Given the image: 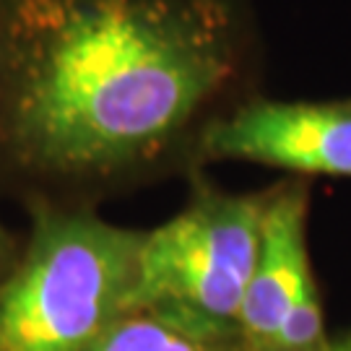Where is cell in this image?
I'll use <instances>...</instances> for the list:
<instances>
[{"label":"cell","mask_w":351,"mask_h":351,"mask_svg":"<svg viewBox=\"0 0 351 351\" xmlns=\"http://www.w3.org/2000/svg\"><path fill=\"white\" fill-rule=\"evenodd\" d=\"M88 351H242L234 341H213L151 313L123 315Z\"/></svg>","instance_id":"8992f818"},{"label":"cell","mask_w":351,"mask_h":351,"mask_svg":"<svg viewBox=\"0 0 351 351\" xmlns=\"http://www.w3.org/2000/svg\"><path fill=\"white\" fill-rule=\"evenodd\" d=\"M250 68L242 0H0V177L88 206L193 169Z\"/></svg>","instance_id":"6da1fadb"},{"label":"cell","mask_w":351,"mask_h":351,"mask_svg":"<svg viewBox=\"0 0 351 351\" xmlns=\"http://www.w3.org/2000/svg\"><path fill=\"white\" fill-rule=\"evenodd\" d=\"M19 252H21L19 242L13 239V234L0 221V287L5 284V278L11 276L13 265L19 261Z\"/></svg>","instance_id":"52a82bcc"},{"label":"cell","mask_w":351,"mask_h":351,"mask_svg":"<svg viewBox=\"0 0 351 351\" xmlns=\"http://www.w3.org/2000/svg\"><path fill=\"white\" fill-rule=\"evenodd\" d=\"M190 172L195 185L188 203L141 237L130 313H151L203 339L237 343L268 190L229 193L201 169Z\"/></svg>","instance_id":"3957f363"},{"label":"cell","mask_w":351,"mask_h":351,"mask_svg":"<svg viewBox=\"0 0 351 351\" xmlns=\"http://www.w3.org/2000/svg\"><path fill=\"white\" fill-rule=\"evenodd\" d=\"M328 351H351V333L339 341H330V343H328Z\"/></svg>","instance_id":"ba28073f"},{"label":"cell","mask_w":351,"mask_h":351,"mask_svg":"<svg viewBox=\"0 0 351 351\" xmlns=\"http://www.w3.org/2000/svg\"><path fill=\"white\" fill-rule=\"evenodd\" d=\"M32 226L0 287V351H88L130 313L141 229L86 203L29 198Z\"/></svg>","instance_id":"7a4b0ae2"},{"label":"cell","mask_w":351,"mask_h":351,"mask_svg":"<svg viewBox=\"0 0 351 351\" xmlns=\"http://www.w3.org/2000/svg\"><path fill=\"white\" fill-rule=\"evenodd\" d=\"M310 185L294 177L268 188L261 245L239 310L237 343L242 351H265L287 310L315 284L307 252Z\"/></svg>","instance_id":"5b68a950"},{"label":"cell","mask_w":351,"mask_h":351,"mask_svg":"<svg viewBox=\"0 0 351 351\" xmlns=\"http://www.w3.org/2000/svg\"><path fill=\"white\" fill-rule=\"evenodd\" d=\"M252 162L291 175L351 180V101H284L245 97L203 130L193 169Z\"/></svg>","instance_id":"277c9868"}]
</instances>
